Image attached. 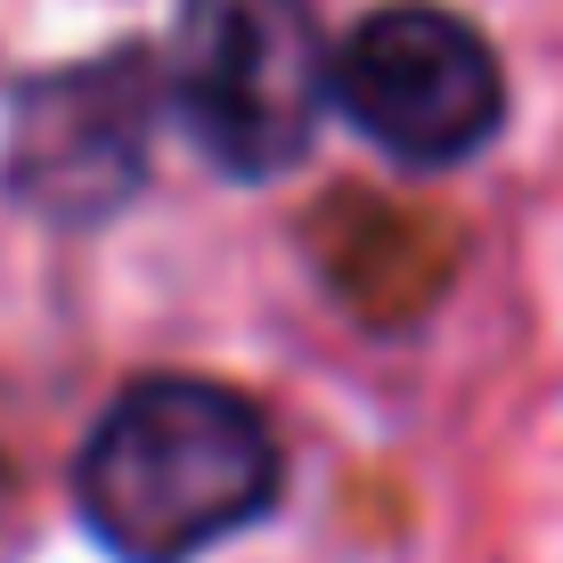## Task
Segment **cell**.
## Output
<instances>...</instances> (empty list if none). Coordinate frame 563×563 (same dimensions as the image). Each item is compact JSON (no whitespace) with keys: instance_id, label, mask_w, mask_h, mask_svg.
I'll return each instance as SVG.
<instances>
[{"instance_id":"1","label":"cell","mask_w":563,"mask_h":563,"mask_svg":"<svg viewBox=\"0 0 563 563\" xmlns=\"http://www.w3.org/2000/svg\"><path fill=\"white\" fill-rule=\"evenodd\" d=\"M278 433L238 384L140 376L74 457V507L114 563H197L278 507Z\"/></svg>"},{"instance_id":"2","label":"cell","mask_w":563,"mask_h":563,"mask_svg":"<svg viewBox=\"0 0 563 563\" xmlns=\"http://www.w3.org/2000/svg\"><path fill=\"white\" fill-rule=\"evenodd\" d=\"M155 90L229 180H278L335 114V33L319 0H180Z\"/></svg>"},{"instance_id":"3","label":"cell","mask_w":563,"mask_h":563,"mask_svg":"<svg viewBox=\"0 0 563 563\" xmlns=\"http://www.w3.org/2000/svg\"><path fill=\"white\" fill-rule=\"evenodd\" d=\"M335 107L393 164H474L507 123V66L474 16L441 0H384L335 42Z\"/></svg>"},{"instance_id":"4","label":"cell","mask_w":563,"mask_h":563,"mask_svg":"<svg viewBox=\"0 0 563 563\" xmlns=\"http://www.w3.org/2000/svg\"><path fill=\"white\" fill-rule=\"evenodd\" d=\"M155 57L107 49L25 82L9 131V188L49 221H107L147 180V123H155Z\"/></svg>"}]
</instances>
